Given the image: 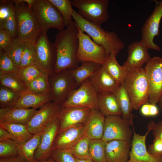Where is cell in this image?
I'll return each instance as SVG.
<instances>
[{
    "label": "cell",
    "instance_id": "1",
    "mask_svg": "<svg viewBox=\"0 0 162 162\" xmlns=\"http://www.w3.org/2000/svg\"><path fill=\"white\" fill-rule=\"evenodd\" d=\"M78 27L73 21L65 30L59 31L53 43L56 53L54 73L71 70L78 67L77 58L79 46Z\"/></svg>",
    "mask_w": 162,
    "mask_h": 162
},
{
    "label": "cell",
    "instance_id": "2",
    "mask_svg": "<svg viewBox=\"0 0 162 162\" xmlns=\"http://www.w3.org/2000/svg\"><path fill=\"white\" fill-rule=\"evenodd\" d=\"M72 17L79 28L93 40L105 49L108 56L111 53L116 56L125 47L124 42L114 32L108 31L82 17L74 10Z\"/></svg>",
    "mask_w": 162,
    "mask_h": 162
},
{
    "label": "cell",
    "instance_id": "3",
    "mask_svg": "<svg viewBox=\"0 0 162 162\" xmlns=\"http://www.w3.org/2000/svg\"><path fill=\"white\" fill-rule=\"evenodd\" d=\"M15 7L18 37L34 44L43 30L32 8L24 0H12Z\"/></svg>",
    "mask_w": 162,
    "mask_h": 162
},
{
    "label": "cell",
    "instance_id": "4",
    "mask_svg": "<svg viewBox=\"0 0 162 162\" xmlns=\"http://www.w3.org/2000/svg\"><path fill=\"white\" fill-rule=\"evenodd\" d=\"M124 85L130 99L133 110H138L148 103V88L144 68H129Z\"/></svg>",
    "mask_w": 162,
    "mask_h": 162
},
{
    "label": "cell",
    "instance_id": "5",
    "mask_svg": "<svg viewBox=\"0 0 162 162\" xmlns=\"http://www.w3.org/2000/svg\"><path fill=\"white\" fill-rule=\"evenodd\" d=\"M77 13L86 20L100 26L109 19L108 0H72Z\"/></svg>",
    "mask_w": 162,
    "mask_h": 162
},
{
    "label": "cell",
    "instance_id": "6",
    "mask_svg": "<svg viewBox=\"0 0 162 162\" xmlns=\"http://www.w3.org/2000/svg\"><path fill=\"white\" fill-rule=\"evenodd\" d=\"M32 8L43 31L47 32L52 28L59 31L64 30L62 14L49 0H35Z\"/></svg>",
    "mask_w": 162,
    "mask_h": 162
},
{
    "label": "cell",
    "instance_id": "7",
    "mask_svg": "<svg viewBox=\"0 0 162 162\" xmlns=\"http://www.w3.org/2000/svg\"><path fill=\"white\" fill-rule=\"evenodd\" d=\"M46 31L42 30L34 43L36 52L35 65L43 74L51 75L56 62L53 43L48 39Z\"/></svg>",
    "mask_w": 162,
    "mask_h": 162
},
{
    "label": "cell",
    "instance_id": "8",
    "mask_svg": "<svg viewBox=\"0 0 162 162\" xmlns=\"http://www.w3.org/2000/svg\"><path fill=\"white\" fill-rule=\"evenodd\" d=\"M54 74L49 82L52 102L62 106L78 86L70 70H65Z\"/></svg>",
    "mask_w": 162,
    "mask_h": 162
},
{
    "label": "cell",
    "instance_id": "9",
    "mask_svg": "<svg viewBox=\"0 0 162 162\" xmlns=\"http://www.w3.org/2000/svg\"><path fill=\"white\" fill-rule=\"evenodd\" d=\"M78 61L79 62H92L102 65L108 57L105 49L95 42L89 35L81 31L78 27Z\"/></svg>",
    "mask_w": 162,
    "mask_h": 162
},
{
    "label": "cell",
    "instance_id": "10",
    "mask_svg": "<svg viewBox=\"0 0 162 162\" xmlns=\"http://www.w3.org/2000/svg\"><path fill=\"white\" fill-rule=\"evenodd\" d=\"M133 122L119 116L105 117L104 132L101 139L106 142L114 140L131 141L134 132L130 127Z\"/></svg>",
    "mask_w": 162,
    "mask_h": 162
},
{
    "label": "cell",
    "instance_id": "11",
    "mask_svg": "<svg viewBox=\"0 0 162 162\" xmlns=\"http://www.w3.org/2000/svg\"><path fill=\"white\" fill-rule=\"evenodd\" d=\"M144 69L148 83L149 102L157 104L162 93V57L151 58Z\"/></svg>",
    "mask_w": 162,
    "mask_h": 162
},
{
    "label": "cell",
    "instance_id": "12",
    "mask_svg": "<svg viewBox=\"0 0 162 162\" xmlns=\"http://www.w3.org/2000/svg\"><path fill=\"white\" fill-rule=\"evenodd\" d=\"M82 106L98 110V94L89 79L73 91L61 106Z\"/></svg>",
    "mask_w": 162,
    "mask_h": 162
},
{
    "label": "cell",
    "instance_id": "13",
    "mask_svg": "<svg viewBox=\"0 0 162 162\" xmlns=\"http://www.w3.org/2000/svg\"><path fill=\"white\" fill-rule=\"evenodd\" d=\"M61 107L50 102L40 107L26 125L29 132L34 135L43 131L58 118Z\"/></svg>",
    "mask_w": 162,
    "mask_h": 162
},
{
    "label": "cell",
    "instance_id": "14",
    "mask_svg": "<svg viewBox=\"0 0 162 162\" xmlns=\"http://www.w3.org/2000/svg\"><path fill=\"white\" fill-rule=\"evenodd\" d=\"M155 2L156 5L154 10L141 28V39L145 41L149 49L160 51V48L154 43V39L159 34V27L162 17V0Z\"/></svg>",
    "mask_w": 162,
    "mask_h": 162
},
{
    "label": "cell",
    "instance_id": "15",
    "mask_svg": "<svg viewBox=\"0 0 162 162\" xmlns=\"http://www.w3.org/2000/svg\"><path fill=\"white\" fill-rule=\"evenodd\" d=\"M91 109L82 106H62L58 118L60 126L58 132L75 126L85 124Z\"/></svg>",
    "mask_w": 162,
    "mask_h": 162
},
{
    "label": "cell",
    "instance_id": "16",
    "mask_svg": "<svg viewBox=\"0 0 162 162\" xmlns=\"http://www.w3.org/2000/svg\"><path fill=\"white\" fill-rule=\"evenodd\" d=\"M132 127L134 134L128 162H162V157L151 155L146 148V139L150 131L152 130L151 127L148 125V131L144 135L136 134L133 126Z\"/></svg>",
    "mask_w": 162,
    "mask_h": 162
},
{
    "label": "cell",
    "instance_id": "17",
    "mask_svg": "<svg viewBox=\"0 0 162 162\" xmlns=\"http://www.w3.org/2000/svg\"><path fill=\"white\" fill-rule=\"evenodd\" d=\"M59 126L60 121L58 118L43 131L40 143L35 152L34 158L35 161H42L51 158Z\"/></svg>",
    "mask_w": 162,
    "mask_h": 162
},
{
    "label": "cell",
    "instance_id": "18",
    "mask_svg": "<svg viewBox=\"0 0 162 162\" xmlns=\"http://www.w3.org/2000/svg\"><path fill=\"white\" fill-rule=\"evenodd\" d=\"M148 49L142 39L139 41L132 42L128 46V57L123 66L129 69L142 67L151 58Z\"/></svg>",
    "mask_w": 162,
    "mask_h": 162
},
{
    "label": "cell",
    "instance_id": "19",
    "mask_svg": "<svg viewBox=\"0 0 162 162\" xmlns=\"http://www.w3.org/2000/svg\"><path fill=\"white\" fill-rule=\"evenodd\" d=\"M84 131L85 124H81L58 132L54 141L53 150L65 149L72 147L84 135Z\"/></svg>",
    "mask_w": 162,
    "mask_h": 162
},
{
    "label": "cell",
    "instance_id": "20",
    "mask_svg": "<svg viewBox=\"0 0 162 162\" xmlns=\"http://www.w3.org/2000/svg\"><path fill=\"white\" fill-rule=\"evenodd\" d=\"M131 147V141L114 140L106 142L107 162H128Z\"/></svg>",
    "mask_w": 162,
    "mask_h": 162
},
{
    "label": "cell",
    "instance_id": "21",
    "mask_svg": "<svg viewBox=\"0 0 162 162\" xmlns=\"http://www.w3.org/2000/svg\"><path fill=\"white\" fill-rule=\"evenodd\" d=\"M98 94H114L120 85L108 73L102 66L89 79Z\"/></svg>",
    "mask_w": 162,
    "mask_h": 162
},
{
    "label": "cell",
    "instance_id": "22",
    "mask_svg": "<svg viewBox=\"0 0 162 162\" xmlns=\"http://www.w3.org/2000/svg\"><path fill=\"white\" fill-rule=\"evenodd\" d=\"M34 108L0 109V122L27 125L37 111Z\"/></svg>",
    "mask_w": 162,
    "mask_h": 162
},
{
    "label": "cell",
    "instance_id": "23",
    "mask_svg": "<svg viewBox=\"0 0 162 162\" xmlns=\"http://www.w3.org/2000/svg\"><path fill=\"white\" fill-rule=\"evenodd\" d=\"M105 117L98 110L91 109L85 124L84 135L89 140L101 139L103 135Z\"/></svg>",
    "mask_w": 162,
    "mask_h": 162
},
{
    "label": "cell",
    "instance_id": "24",
    "mask_svg": "<svg viewBox=\"0 0 162 162\" xmlns=\"http://www.w3.org/2000/svg\"><path fill=\"white\" fill-rule=\"evenodd\" d=\"M52 100L51 93H37L27 89L20 93L14 107L37 109Z\"/></svg>",
    "mask_w": 162,
    "mask_h": 162
},
{
    "label": "cell",
    "instance_id": "25",
    "mask_svg": "<svg viewBox=\"0 0 162 162\" xmlns=\"http://www.w3.org/2000/svg\"><path fill=\"white\" fill-rule=\"evenodd\" d=\"M98 110L105 117L122 115L121 110L114 94H98Z\"/></svg>",
    "mask_w": 162,
    "mask_h": 162
},
{
    "label": "cell",
    "instance_id": "26",
    "mask_svg": "<svg viewBox=\"0 0 162 162\" xmlns=\"http://www.w3.org/2000/svg\"><path fill=\"white\" fill-rule=\"evenodd\" d=\"M116 56L114 54H110L102 66L116 81L121 85L124 82L129 68L120 65Z\"/></svg>",
    "mask_w": 162,
    "mask_h": 162
},
{
    "label": "cell",
    "instance_id": "27",
    "mask_svg": "<svg viewBox=\"0 0 162 162\" xmlns=\"http://www.w3.org/2000/svg\"><path fill=\"white\" fill-rule=\"evenodd\" d=\"M101 64L92 62H81V65L70 70L72 75L78 87L89 79L102 67Z\"/></svg>",
    "mask_w": 162,
    "mask_h": 162
},
{
    "label": "cell",
    "instance_id": "28",
    "mask_svg": "<svg viewBox=\"0 0 162 162\" xmlns=\"http://www.w3.org/2000/svg\"><path fill=\"white\" fill-rule=\"evenodd\" d=\"M0 126L6 129L10 133L11 139L20 145L26 142L34 135L29 132L26 125L0 122Z\"/></svg>",
    "mask_w": 162,
    "mask_h": 162
},
{
    "label": "cell",
    "instance_id": "29",
    "mask_svg": "<svg viewBox=\"0 0 162 162\" xmlns=\"http://www.w3.org/2000/svg\"><path fill=\"white\" fill-rule=\"evenodd\" d=\"M43 131L34 134L33 137L23 144H18V155L27 162H35V152L40 142Z\"/></svg>",
    "mask_w": 162,
    "mask_h": 162
},
{
    "label": "cell",
    "instance_id": "30",
    "mask_svg": "<svg viewBox=\"0 0 162 162\" xmlns=\"http://www.w3.org/2000/svg\"><path fill=\"white\" fill-rule=\"evenodd\" d=\"M124 83L120 85L114 94L117 98L121 110L122 118L133 122L134 116L132 112L133 109L130 98L125 89Z\"/></svg>",
    "mask_w": 162,
    "mask_h": 162
},
{
    "label": "cell",
    "instance_id": "31",
    "mask_svg": "<svg viewBox=\"0 0 162 162\" xmlns=\"http://www.w3.org/2000/svg\"><path fill=\"white\" fill-rule=\"evenodd\" d=\"M0 85L10 88L19 93L27 90L25 85L17 73L0 72Z\"/></svg>",
    "mask_w": 162,
    "mask_h": 162
},
{
    "label": "cell",
    "instance_id": "32",
    "mask_svg": "<svg viewBox=\"0 0 162 162\" xmlns=\"http://www.w3.org/2000/svg\"><path fill=\"white\" fill-rule=\"evenodd\" d=\"M106 145V142L101 139L90 140L89 153L93 162H107Z\"/></svg>",
    "mask_w": 162,
    "mask_h": 162
},
{
    "label": "cell",
    "instance_id": "33",
    "mask_svg": "<svg viewBox=\"0 0 162 162\" xmlns=\"http://www.w3.org/2000/svg\"><path fill=\"white\" fill-rule=\"evenodd\" d=\"M8 14L0 29H4L13 39L18 37L14 5L12 1H8Z\"/></svg>",
    "mask_w": 162,
    "mask_h": 162
},
{
    "label": "cell",
    "instance_id": "34",
    "mask_svg": "<svg viewBox=\"0 0 162 162\" xmlns=\"http://www.w3.org/2000/svg\"><path fill=\"white\" fill-rule=\"evenodd\" d=\"M20 96V93L8 88L0 85V109L14 107Z\"/></svg>",
    "mask_w": 162,
    "mask_h": 162
},
{
    "label": "cell",
    "instance_id": "35",
    "mask_svg": "<svg viewBox=\"0 0 162 162\" xmlns=\"http://www.w3.org/2000/svg\"><path fill=\"white\" fill-rule=\"evenodd\" d=\"M43 74L31 82L25 85L27 89L37 93H51L48 76Z\"/></svg>",
    "mask_w": 162,
    "mask_h": 162
},
{
    "label": "cell",
    "instance_id": "36",
    "mask_svg": "<svg viewBox=\"0 0 162 162\" xmlns=\"http://www.w3.org/2000/svg\"><path fill=\"white\" fill-rule=\"evenodd\" d=\"M90 140L84 135L75 144L66 149L70 152L75 158L91 159L89 149Z\"/></svg>",
    "mask_w": 162,
    "mask_h": 162
},
{
    "label": "cell",
    "instance_id": "37",
    "mask_svg": "<svg viewBox=\"0 0 162 162\" xmlns=\"http://www.w3.org/2000/svg\"><path fill=\"white\" fill-rule=\"evenodd\" d=\"M25 43L18 37L13 39L10 45L3 50L10 57L16 65L19 68Z\"/></svg>",
    "mask_w": 162,
    "mask_h": 162
},
{
    "label": "cell",
    "instance_id": "38",
    "mask_svg": "<svg viewBox=\"0 0 162 162\" xmlns=\"http://www.w3.org/2000/svg\"><path fill=\"white\" fill-rule=\"evenodd\" d=\"M58 9L62 14L65 27H67L73 21L72 14L74 9L71 0H49Z\"/></svg>",
    "mask_w": 162,
    "mask_h": 162
},
{
    "label": "cell",
    "instance_id": "39",
    "mask_svg": "<svg viewBox=\"0 0 162 162\" xmlns=\"http://www.w3.org/2000/svg\"><path fill=\"white\" fill-rule=\"evenodd\" d=\"M36 57L34 44L25 42L19 68L34 65Z\"/></svg>",
    "mask_w": 162,
    "mask_h": 162
},
{
    "label": "cell",
    "instance_id": "40",
    "mask_svg": "<svg viewBox=\"0 0 162 162\" xmlns=\"http://www.w3.org/2000/svg\"><path fill=\"white\" fill-rule=\"evenodd\" d=\"M17 73L25 85L44 74L35 65L19 68Z\"/></svg>",
    "mask_w": 162,
    "mask_h": 162
},
{
    "label": "cell",
    "instance_id": "41",
    "mask_svg": "<svg viewBox=\"0 0 162 162\" xmlns=\"http://www.w3.org/2000/svg\"><path fill=\"white\" fill-rule=\"evenodd\" d=\"M18 155V144L11 139L0 141V158Z\"/></svg>",
    "mask_w": 162,
    "mask_h": 162
},
{
    "label": "cell",
    "instance_id": "42",
    "mask_svg": "<svg viewBox=\"0 0 162 162\" xmlns=\"http://www.w3.org/2000/svg\"><path fill=\"white\" fill-rule=\"evenodd\" d=\"M18 68L9 55L3 50H0V72H17Z\"/></svg>",
    "mask_w": 162,
    "mask_h": 162
},
{
    "label": "cell",
    "instance_id": "43",
    "mask_svg": "<svg viewBox=\"0 0 162 162\" xmlns=\"http://www.w3.org/2000/svg\"><path fill=\"white\" fill-rule=\"evenodd\" d=\"M51 157L56 162H76L74 157L66 149L53 150Z\"/></svg>",
    "mask_w": 162,
    "mask_h": 162
},
{
    "label": "cell",
    "instance_id": "44",
    "mask_svg": "<svg viewBox=\"0 0 162 162\" xmlns=\"http://www.w3.org/2000/svg\"><path fill=\"white\" fill-rule=\"evenodd\" d=\"M147 149L152 155L162 157V140L158 138H154L152 143L148 146Z\"/></svg>",
    "mask_w": 162,
    "mask_h": 162
},
{
    "label": "cell",
    "instance_id": "45",
    "mask_svg": "<svg viewBox=\"0 0 162 162\" xmlns=\"http://www.w3.org/2000/svg\"><path fill=\"white\" fill-rule=\"evenodd\" d=\"M141 114L146 116H154L158 115L159 110L156 104L149 103L145 104L140 107Z\"/></svg>",
    "mask_w": 162,
    "mask_h": 162
},
{
    "label": "cell",
    "instance_id": "46",
    "mask_svg": "<svg viewBox=\"0 0 162 162\" xmlns=\"http://www.w3.org/2000/svg\"><path fill=\"white\" fill-rule=\"evenodd\" d=\"M13 39L4 29H0V49L4 50L11 44Z\"/></svg>",
    "mask_w": 162,
    "mask_h": 162
},
{
    "label": "cell",
    "instance_id": "47",
    "mask_svg": "<svg viewBox=\"0 0 162 162\" xmlns=\"http://www.w3.org/2000/svg\"><path fill=\"white\" fill-rule=\"evenodd\" d=\"M148 124L152 128L154 138H158L162 140V120L156 123L151 121Z\"/></svg>",
    "mask_w": 162,
    "mask_h": 162
},
{
    "label": "cell",
    "instance_id": "48",
    "mask_svg": "<svg viewBox=\"0 0 162 162\" xmlns=\"http://www.w3.org/2000/svg\"><path fill=\"white\" fill-rule=\"evenodd\" d=\"M8 14V1H1L0 8V28L2 27Z\"/></svg>",
    "mask_w": 162,
    "mask_h": 162
},
{
    "label": "cell",
    "instance_id": "49",
    "mask_svg": "<svg viewBox=\"0 0 162 162\" xmlns=\"http://www.w3.org/2000/svg\"><path fill=\"white\" fill-rule=\"evenodd\" d=\"M0 162H27L19 155L8 158H0Z\"/></svg>",
    "mask_w": 162,
    "mask_h": 162
},
{
    "label": "cell",
    "instance_id": "50",
    "mask_svg": "<svg viewBox=\"0 0 162 162\" xmlns=\"http://www.w3.org/2000/svg\"><path fill=\"white\" fill-rule=\"evenodd\" d=\"M11 139L9 132L4 128L0 126V141Z\"/></svg>",
    "mask_w": 162,
    "mask_h": 162
},
{
    "label": "cell",
    "instance_id": "51",
    "mask_svg": "<svg viewBox=\"0 0 162 162\" xmlns=\"http://www.w3.org/2000/svg\"><path fill=\"white\" fill-rule=\"evenodd\" d=\"M76 162H93L91 159H79L75 158Z\"/></svg>",
    "mask_w": 162,
    "mask_h": 162
},
{
    "label": "cell",
    "instance_id": "52",
    "mask_svg": "<svg viewBox=\"0 0 162 162\" xmlns=\"http://www.w3.org/2000/svg\"><path fill=\"white\" fill-rule=\"evenodd\" d=\"M158 104L160 110L162 111V93L159 100Z\"/></svg>",
    "mask_w": 162,
    "mask_h": 162
},
{
    "label": "cell",
    "instance_id": "53",
    "mask_svg": "<svg viewBox=\"0 0 162 162\" xmlns=\"http://www.w3.org/2000/svg\"><path fill=\"white\" fill-rule=\"evenodd\" d=\"M35 162H56L51 157L49 159L42 161H36Z\"/></svg>",
    "mask_w": 162,
    "mask_h": 162
}]
</instances>
